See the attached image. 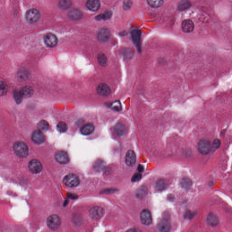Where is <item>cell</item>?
<instances>
[{
    "mask_svg": "<svg viewBox=\"0 0 232 232\" xmlns=\"http://www.w3.org/2000/svg\"><path fill=\"white\" fill-rule=\"evenodd\" d=\"M140 220L141 223L145 225H149L152 221L151 213L149 210L145 209L140 213Z\"/></svg>",
    "mask_w": 232,
    "mask_h": 232,
    "instance_id": "7",
    "label": "cell"
},
{
    "mask_svg": "<svg viewBox=\"0 0 232 232\" xmlns=\"http://www.w3.org/2000/svg\"><path fill=\"white\" fill-rule=\"evenodd\" d=\"M14 98L17 103H20L21 102L23 98L21 95L20 91H16L15 92H14Z\"/></svg>",
    "mask_w": 232,
    "mask_h": 232,
    "instance_id": "38",
    "label": "cell"
},
{
    "mask_svg": "<svg viewBox=\"0 0 232 232\" xmlns=\"http://www.w3.org/2000/svg\"><path fill=\"white\" fill-rule=\"evenodd\" d=\"M38 127L41 131H46L49 128V123L47 121H45V120H41L38 124Z\"/></svg>",
    "mask_w": 232,
    "mask_h": 232,
    "instance_id": "31",
    "label": "cell"
},
{
    "mask_svg": "<svg viewBox=\"0 0 232 232\" xmlns=\"http://www.w3.org/2000/svg\"><path fill=\"white\" fill-rule=\"evenodd\" d=\"M69 17L72 20H77L80 19L83 16L81 11L78 9H73L70 10L68 14Z\"/></svg>",
    "mask_w": 232,
    "mask_h": 232,
    "instance_id": "21",
    "label": "cell"
},
{
    "mask_svg": "<svg viewBox=\"0 0 232 232\" xmlns=\"http://www.w3.org/2000/svg\"><path fill=\"white\" fill-rule=\"evenodd\" d=\"M221 145V141L219 139L214 140L212 144V148L214 150L218 149Z\"/></svg>",
    "mask_w": 232,
    "mask_h": 232,
    "instance_id": "37",
    "label": "cell"
},
{
    "mask_svg": "<svg viewBox=\"0 0 232 232\" xmlns=\"http://www.w3.org/2000/svg\"><path fill=\"white\" fill-rule=\"evenodd\" d=\"M63 183L68 187H75L80 183V180L77 175L74 174H70L64 178Z\"/></svg>",
    "mask_w": 232,
    "mask_h": 232,
    "instance_id": "3",
    "label": "cell"
},
{
    "mask_svg": "<svg viewBox=\"0 0 232 232\" xmlns=\"http://www.w3.org/2000/svg\"><path fill=\"white\" fill-rule=\"evenodd\" d=\"M110 37V32L107 28H102L99 30L97 37L99 40L102 42H105L109 40Z\"/></svg>",
    "mask_w": 232,
    "mask_h": 232,
    "instance_id": "13",
    "label": "cell"
},
{
    "mask_svg": "<svg viewBox=\"0 0 232 232\" xmlns=\"http://www.w3.org/2000/svg\"><path fill=\"white\" fill-rule=\"evenodd\" d=\"M20 92L23 98H29L33 95L34 91L31 87L26 86L20 90Z\"/></svg>",
    "mask_w": 232,
    "mask_h": 232,
    "instance_id": "20",
    "label": "cell"
},
{
    "mask_svg": "<svg viewBox=\"0 0 232 232\" xmlns=\"http://www.w3.org/2000/svg\"><path fill=\"white\" fill-rule=\"evenodd\" d=\"M86 5L90 11L96 12L100 7V2L98 0H89L87 2Z\"/></svg>",
    "mask_w": 232,
    "mask_h": 232,
    "instance_id": "17",
    "label": "cell"
},
{
    "mask_svg": "<svg viewBox=\"0 0 232 232\" xmlns=\"http://www.w3.org/2000/svg\"><path fill=\"white\" fill-rule=\"evenodd\" d=\"M193 215H194V214H193L192 212H191L187 211L186 212V213H185V217L186 218L190 219V218L193 217Z\"/></svg>",
    "mask_w": 232,
    "mask_h": 232,
    "instance_id": "40",
    "label": "cell"
},
{
    "mask_svg": "<svg viewBox=\"0 0 232 232\" xmlns=\"http://www.w3.org/2000/svg\"><path fill=\"white\" fill-rule=\"evenodd\" d=\"M18 77L22 80L27 79L28 78L29 73L26 70H22L18 73Z\"/></svg>",
    "mask_w": 232,
    "mask_h": 232,
    "instance_id": "34",
    "label": "cell"
},
{
    "mask_svg": "<svg viewBox=\"0 0 232 232\" xmlns=\"http://www.w3.org/2000/svg\"><path fill=\"white\" fill-rule=\"evenodd\" d=\"M98 61L99 63L101 66H105L108 64V60L107 56L103 53H100L98 54Z\"/></svg>",
    "mask_w": 232,
    "mask_h": 232,
    "instance_id": "26",
    "label": "cell"
},
{
    "mask_svg": "<svg viewBox=\"0 0 232 232\" xmlns=\"http://www.w3.org/2000/svg\"><path fill=\"white\" fill-rule=\"evenodd\" d=\"M171 229V223L166 218L162 219L158 224V229L160 232H169Z\"/></svg>",
    "mask_w": 232,
    "mask_h": 232,
    "instance_id": "11",
    "label": "cell"
},
{
    "mask_svg": "<svg viewBox=\"0 0 232 232\" xmlns=\"http://www.w3.org/2000/svg\"><path fill=\"white\" fill-rule=\"evenodd\" d=\"M28 166L29 171L33 173H39L42 171V164L37 160H31L29 163Z\"/></svg>",
    "mask_w": 232,
    "mask_h": 232,
    "instance_id": "8",
    "label": "cell"
},
{
    "mask_svg": "<svg viewBox=\"0 0 232 232\" xmlns=\"http://www.w3.org/2000/svg\"><path fill=\"white\" fill-rule=\"evenodd\" d=\"M138 170L140 172H141L143 171V170H144V168H143V166L140 165V164H139L138 167Z\"/></svg>",
    "mask_w": 232,
    "mask_h": 232,
    "instance_id": "42",
    "label": "cell"
},
{
    "mask_svg": "<svg viewBox=\"0 0 232 232\" xmlns=\"http://www.w3.org/2000/svg\"><path fill=\"white\" fill-rule=\"evenodd\" d=\"M7 89H8V88H7V85L5 82H3V81H1V96L5 95L6 93H7Z\"/></svg>",
    "mask_w": 232,
    "mask_h": 232,
    "instance_id": "35",
    "label": "cell"
},
{
    "mask_svg": "<svg viewBox=\"0 0 232 232\" xmlns=\"http://www.w3.org/2000/svg\"><path fill=\"white\" fill-rule=\"evenodd\" d=\"M147 194V188L145 186H142L138 188L137 191L136 196L138 198L142 199L146 197Z\"/></svg>",
    "mask_w": 232,
    "mask_h": 232,
    "instance_id": "24",
    "label": "cell"
},
{
    "mask_svg": "<svg viewBox=\"0 0 232 232\" xmlns=\"http://www.w3.org/2000/svg\"><path fill=\"white\" fill-rule=\"evenodd\" d=\"M57 129L61 133H64L68 129L67 124L63 122H60L57 125Z\"/></svg>",
    "mask_w": 232,
    "mask_h": 232,
    "instance_id": "33",
    "label": "cell"
},
{
    "mask_svg": "<svg viewBox=\"0 0 232 232\" xmlns=\"http://www.w3.org/2000/svg\"><path fill=\"white\" fill-rule=\"evenodd\" d=\"M44 41L48 47H55L58 43V39L55 35L52 33H48L44 37Z\"/></svg>",
    "mask_w": 232,
    "mask_h": 232,
    "instance_id": "10",
    "label": "cell"
},
{
    "mask_svg": "<svg viewBox=\"0 0 232 232\" xmlns=\"http://www.w3.org/2000/svg\"><path fill=\"white\" fill-rule=\"evenodd\" d=\"M126 232H138L136 230H135V229H130V230H128L126 231Z\"/></svg>",
    "mask_w": 232,
    "mask_h": 232,
    "instance_id": "43",
    "label": "cell"
},
{
    "mask_svg": "<svg viewBox=\"0 0 232 232\" xmlns=\"http://www.w3.org/2000/svg\"><path fill=\"white\" fill-rule=\"evenodd\" d=\"M181 185L183 188L188 189L192 185V181L188 177H184L181 180Z\"/></svg>",
    "mask_w": 232,
    "mask_h": 232,
    "instance_id": "28",
    "label": "cell"
},
{
    "mask_svg": "<svg viewBox=\"0 0 232 232\" xmlns=\"http://www.w3.org/2000/svg\"><path fill=\"white\" fill-rule=\"evenodd\" d=\"M97 92L102 97H107L110 95L111 90L108 85L105 84H101L97 87Z\"/></svg>",
    "mask_w": 232,
    "mask_h": 232,
    "instance_id": "9",
    "label": "cell"
},
{
    "mask_svg": "<svg viewBox=\"0 0 232 232\" xmlns=\"http://www.w3.org/2000/svg\"><path fill=\"white\" fill-rule=\"evenodd\" d=\"M111 108L113 110L116 111H119L121 110V105L119 101H116L112 103L111 105H110Z\"/></svg>",
    "mask_w": 232,
    "mask_h": 232,
    "instance_id": "36",
    "label": "cell"
},
{
    "mask_svg": "<svg viewBox=\"0 0 232 232\" xmlns=\"http://www.w3.org/2000/svg\"><path fill=\"white\" fill-rule=\"evenodd\" d=\"M32 139L35 143L37 144H41L45 140V136L41 131L36 130L33 133L32 136Z\"/></svg>",
    "mask_w": 232,
    "mask_h": 232,
    "instance_id": "16",
    "label": "cell"
},
{
    "mask_svg": "<svg viewBox=\"0 0 232 232\" xmlns=\"http://www.w3.org/2000/svg\"><path fill=\"white\" fill-rule=\"evenodd\" d=\"M148 4L152 8H158L162 5L164 1L162 0H148L147 1Z\"/></svg>",
    "mask_w": 232,
    "mask_h": 232,
    "instance_id": "27",
    "label": "cell"
},
{
    "mask_svg": "<svg viewBox=\"0 0 232 232\" xmlns=\"http://www.w3.org/2000/svg\"><path fill=\"white\" fill-rule=\"evenodd\" d=\"M167 186V183L166 181L164 179H160L156 183L155 188L158 191H162L164 190Z\"/></svg>",
    "mask_w": 232,
    "mask_h": 232,
    "instance_id": "23",
    "label": "cell"
},
{
    "mask_svg": "<svg viewBox=\"0 0 232 232\" xmlns=\"http://www.w3.org/2000/svg\"><path fill=\"white\" fill-rule=\"evenodd\" d=\"M71 1L69 0H61L59 3V6L62 9H66L69 8L71 5Z\"/></svg>",
    "mask_w": 232,
    "mask_h": 232,
    "instance_id": "32",
    "label": "cell"
},
{
    "mask_svg": "<svg viewBox=\"0 0 232 232\" xmlns=\"http://www.w3.org/2000/svg\"><path fill=\"white\" fill-rule=\"evenodd\" d=\"M141 178V174L138 173H136L133 176L132 178V181L133 182H137L139 181L140 180Z\"/></svg>",
    "mask_w": 232,
    "mask_h": 232,
    "instance_id": "39",
    "label": "cell"
},
{
    "mask_svg": "<svg viewBox=\"0 0 232 232\" xmlns=\"http://www.w3.org/2000/svg\"><path fill=\"white\" fill-rule=\"evenodd\" d=\"M182 28L183 31L185 33H190L194 30L195 25L191 20L187 19L183 21Z\"/></svg>",
    "mask_w": 232,
    "mask_h": 232,
    "instance_id": "15",
    "label": "cell"
},
{
    "mask_svg": "<svg viewBox=\"0 0 232 232\" xmlns=\"http://www.w3.org/2000/svg\"><path fill=\"white\" fill-rule=\"evenodd\" d=\"M40 13L36 9H31L28 10L26 13V18L29 23H36L39 19Z\"/></svg>",
    "mask_w": 232,
    "mask_h": 232,
    "instance_id": "6",
    "label": "cell"
},
{
    "mask_svg": "<svg viewBox=\"0 0 232 232\" xmlns=\"http://www.w3.org/2000/svg\"><path fill=\"white\" fill-rule=\"evenodd\" d=\"M198 149L200 154L207 155L211 149L210 142L207 140H201L198 144Z\"/></svg>",
    "mask_w": 232,
    "mask_h": 232,
    "instance_id": "4",
    "label": "cell"
},
{
    "mask_svg": "<svg viewBox=\"0 0 232 232\" xmlns=\"http://www.w3.org/2000/svg\"><path fill=\"white\" fill-rule=\"evenodd\" d=\"M191 4L189 1H182L178 5V8L180 11H184L188 9L191 6Z\"/></svg>",
    "mask_w": 232,
    "mask_h": 232,
    "instance_id": "29",
    "label": "cell"
},
{
    "mask_svg": "<svg viewBox=\"0 0 232 232\" xmlns=\"http://www.w3.org/2000/svg\"><path fill=\"white\" fill-rule=\"evenodd\" d=\"M207 221L208 223L210 226H213V227L217 226L219 224V222H220L218 216L216 214H213V213H210V214H209L207 219Z\"/></svg>",
    "mask_w": 232,
    "mask_h": 232,
    "instance_id": "22",
    "label": "cell"
},
{
    "mask_svg": "<svg viewBox=\"0 0 232 232\" xmlns=\"http://www.w3.org/2000/svg\"><path fill=\"white\" fill-rule=\"evenodd\" d=\"M112 16V12L111 11H106L103 13L97 16L95 18L98 21L100 20H107L110 19Z\"/></svg>",
    "mask_w": 232,
    "mask_h": 232,
    "instance_id": "25",
    "label": "cell"
},
{
    "mask_svg": "<svg viewBox=\"0 0 232 232\" xmlns=\"http://www.w3.org/2000/svg\"><path fill=\"white\" fill-rule=\"evenodd\" d=\"M140 31L139 30H134L132 32V37H133V40L137 46L139 44V41L140 40Z\"/></svg>",
    "mask_w": 232,
    "mask_h": 232,
    "instance_id": "30",
    "label": "cell"
},
{
    "mask_svg": "<svg viewBox=\"0 0 232 232\" xmlns=\"http://www.w3.org/2000/svg\"><path fill=\"white\" fill-rule=\"evenodd\" d=\"M104 214V210L100 206H95L90 209L89 215L90 218L94 220H100Z\"/></svg>",
    "mask_w": 232,
    "mask_h": 232,
    "instance_id": "5",
    "label": "cell"
},
{
    "mask_svg": "<svg viewBox=\"0 0 232 232\" xmlns=\"http://www.w3.org/2000/svg\"><path fill=\"white\" fill-rule=\"evenodd\" d=\"M13 149L16 155L20 158H26L28 155V148L24 142L21 141L16 142Z\"/></svg>",
    "mask_w": 232,
    "mask_h": 232,
    "instance_id": "1",
    "label": "cell"
},
{
    "mask_svg": "<svg viewBox=\"0 0 232 232\" xmlns=\"http://www.w3.org/2000/svg\"><path fill=\"white\" fill-rule=\"evenodd\" d=\"M61 218L57 214H52L47 218V226L52 230H58L61 226Z\"/></svg>",
    "mask_w": 232,
    "mask_h": 232,
    "instance_id": "2",
    "label": "cell"
},
{
    "mask_svg": "<svg viewBox=\"0 0 232 232\" xmlns=\"http://www.w3.org/2000/svg\"><path fill=\"white\" fill-rule=\"evenodd\" d=\"M136 161V156L134 151L129 150L126 153L125 157V162L129 166H133L134 165Z\"/></svg>",
    "mask_w": 232,
    "mask_h": 232,
    "instance_id": "14",
    "label": "cell"
},
{
    "mask_svg": "<svg viewBox=\"0 0 232 232\" xmlns=\"http://www.w3.org/2000/svg\"><path fill=\"white\" fill-rule=\"evenodd\" d=\"M129 2H126L124 4V7L125 8V9H126V8L128 9H129V7L130 8L131 7V4L129 3Z\"/></svg>",
    "mask_w": 232,
    "mask_h": 232,
    "instance_id": "41",
    "label": "cell"
},
{
    "mask_svg": "<svg viewBox=\"0 0 232 232\" xmlns=\"http://www.w3.org/2000/svg\"><path fill=\"white\" fill-rule=\"evenodd\" d=\"M114 131L118 136H122L126 133V128L123 124L118 123L114 126Z\"/></svg>",
    "mask_w": 232,
    "mask_h": 232,
    "instance_id": "19",
    "label": "cell"
},
{
    "mask_svg": "<svg viewBox=\"0 0 232 232\" xmlns=\"http://www.w3.org/2000/svg\"><path fill=\"white\" fill-rule=\"evenodd\" d=\"M55 157L56 161L62 164L67 163L70 161L68 154L65 151H58L55 154Z\"/></svg>",
    "mask_w": 232,
    "mask_h": 232,
    "instance_id": "12",
    "label": "cell"
},
{
    "mask_svg": "<svg viewBox=\"0 0 232 232\" xmlns=\"http://www.w3.org/2000/svg\"><path fill=\"white\" fill-rule=\"evenodd\" d=\"M94 130V126L91 123H87L81 127L80 132L84 135H88L92 133Z\"/></svg>",
    "mask_w": 232,
    "mask_h": 232,
    "instance_id": "18",
    "label": "cell"
}]
</instances>
